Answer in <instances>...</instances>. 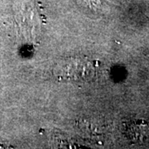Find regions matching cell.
Masks as SVG:
<instances>
[{
	"label": "cell",
	"mask_w": 149,
	"mask_h": 149,
	"mask_svg": "<svg viewBox=\"0 0 149 149\" xmlns=\"http://www.w3.org/2000/svg\"><path fill=\"white\" fill-rule=\"evenodd\" d=\"M56 74L60 78L82 80L91 76L93 67L90 62L83 60L71 59L65 61L56 67Z\"/></svg>",
	"instance_id": "obj_1"
},
{
	"label": "cell",
	"mask_w": 149,
	"mask_h": 149,
	"mask_svg": "<svg viewBox=\"0 0 149 149\" xmlns=\"http://www.w3.org/2000/svg\"><path fill=\"white\" fill-rule=\"evenodd\" d=\"M125 132L133 142L141 143L149 139V125L146 123H131L127 126Z\"/></svg>",
	"instance_id": "obj_2"
}]
</instances>
